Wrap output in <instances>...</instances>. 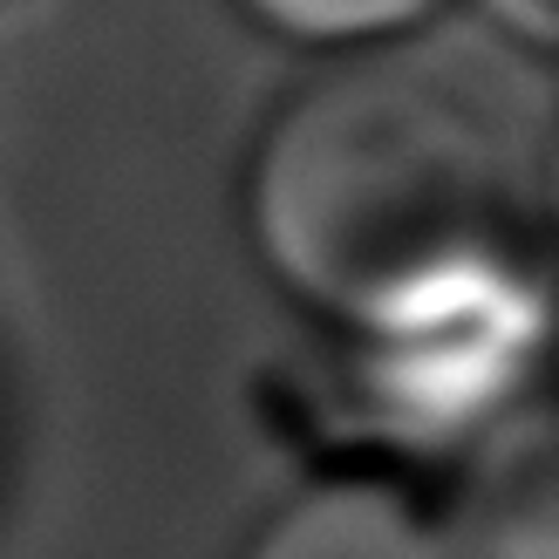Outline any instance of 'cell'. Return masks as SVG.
I'll use <instances>...</instances> for the list:
<instances>
[{
    "label": "cell",
    "instance_id": "obj_2",
    "mask_svg": "<svg viewBox=\"0 0 559 559\" xmlns=\"http://www.w3.org/2000/svg\"><path fill=\"white\" fill-rule=\"evenodd\" d=\"M457 559H559V491H552V424L519 409L471 457L464 506L443 525Z\"/></svg>",
    "mask_w": 559,
    "mask_h": 559
},
{
    "label": "cell",
    "instance_id": "obj_5",
    "mask_svg": "<svg viewBox=\"0 0 559 559\" xmlns=\"http://www.w3.org/2000/svg\"><path fill=\"white\" fill-rule=\"evenodd\" d=\"M491 14L525 41H552L559 35V0H491Z\"/></svg>",
    "mask_w": 559,
    "mask_h": 559
},
{
    "label": "cell",
    "instance_id": "obj_4",
    "mask_svg": "<svg viewBox=\"0 0 559 559\" xmlns=\"http://www.w3.org/2000/svg\"><path fill=\"white\" fill-rule=\"evenodd\" d=\"M266 27L300 41H348V48H376L389 35L416 27L437 0H246Z\"/></svg>",
    "mask_w": 559,
    "mask_h": 559
},
{
    "label": "cell",
    "instance_id": "obj_3",
    "mask_svg": "<svg viewBox=\"0 0 559 559\" xmlns=\"http://www.w3.org/2000/svg\"><path fill=\"white\" fill-rule=\"evenodd\" d=\"M246 559H457L451 533L382 478H328L287 498Z\"/></svg>",
    "mask_w": 559,
    "mask_h": 559
},
{
    "label": "cell",
    "instance_id": "obj_1",
    "mask_svg": "<svg viewBox=\"0 0 559 559\" xmlns=\"http://www.w3.org/2000/svg\"><path fill=\"white\" fill-rule=\"evenodd\" d=\"M519 218L512 117L451 48L348 55L280 109L253 164L266 260L376 334L519 287Z\"/></svg>",
    "mask_w": 559,
    "mask_h": 559
}]
</instances>
